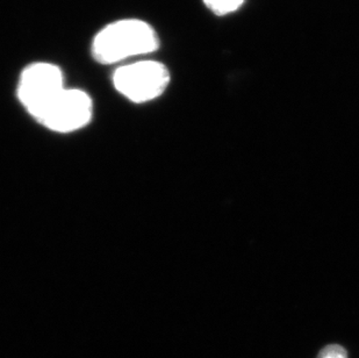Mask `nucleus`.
Listing matches in <instances>:
<instances>
[{"label": "nucleus", "instance_id": "nucleus-1", "mask_svg": "<svg viewBox=\"0 0 359 358\" xmlns=\"http://www.w3.org/2000/svg\"><path fill=\"white\" fill-rule=\"evenodd\" d=\"M158 47L160 37L151 25L140 19H121L98 32L91 53L98 63L109 65L151 54Z\"/></svg>", "mask_w": 359, "mask_h": 358}, {"label": "nucleus", "instance_id": "nucleus-2", "mask_svg": "<svg viewBox=\"0 0 359 358\" xmlns=\"http://www.w3.org/2000/svg\"><path fill=\"white\" fill-rule=\"evenodd\" d=\"M169 69L161 62L139 61L122 65L113 74L116 91L135 104L158 98L169 86Z\"/></svg>", "mask_w": 359, "mask_h": 358}, {"label": "nucleus", "instance_id": "nucleus-3", "mask_svg": "<svg viewBox=\"0 0 359 358\" xmlns=\"http://www.w3.org/2000/svg\"><path fill=\"white\" fill-rule=\"evenodd\" d=\"M65 76L53 63L28 65L18 83V98L35 119L65 90Z\"/></svg>", "mask_w": 359, "mask_h": 358}, {"label": "nucleus", "instance_id": "nucleus-4", "mask_svg": "<svg viewBox=\"0 0 359 358\" xmlns=\"http://www.w3.org/2000/svg\"><path fill=\"white\" fill-rule=\"evenodd\" d=\"M93 117V102L79 88H65L36 120L53 132L72 133L84 128Z\"/></svg>", "mask_w": 359, "mask_h": 358}, {"label": "nucleus", "instance_id": "nucleus-5", "mask_svg": "<svg viewBox=\"0 0 359 358\" xmlns=\"http://www.w3.org/2000/svg\"><path fill=\"white\" fill-rule=\"evenodd\" d=\"M207 8L217 15H227L238 11L244 0H203Z\"/></svg>", "mask_w": 359, "mask_h": 358}, {"label": "nucleus", "instance_id": "nucleus-6", "mask_svg": "<svg viewBox=\"0 0 359 358\" xmlns=\"http://www.w3.org/2000/svg\"><path fill=\"white\" fill-rule=\"evenodd\" d=\"M318 358H348V354L341 345H332L322 349Z\"/></svg>", "mask_w": 359, "mask_h": 358}]
</instances>
